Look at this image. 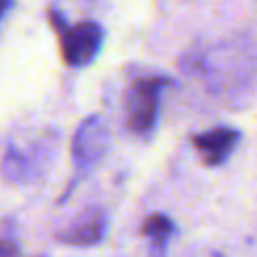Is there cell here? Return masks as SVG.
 <instances>
[{"label": "cell", "instance_id": "cell-1", "mask_svg": "<svg viewBox=\"0 0 257 257\" xmlns=\"http://www.w3.org/2000/svg\"><path fill=\"white\" fill-rule=\"evenodd\" d=\"M50 23L57 30L61 59L70 68H84L97 57L104 43V30L95 21H79L68 25L61 14L50 9Z\"/></svg>", "mask_w": 257, "mask_h": 257}, {"label": "cell", "instance_id": "cell-2", "mask_svg": "<svg viewBox=\"0 0 257 257\" xmlns=\"http://www.w3.org/2000/svg\"><path fill=\"white\" fill-rule=\"evenodd\" d=\"M165 86H169L167 77L149 75L140 77L131 84L126 93V128L138 138H149L156 128L160 113V97Z\"/></svg>", "mask_w": 257, "mask_h": 257}, {"label": "cell", "instance_id": "cell-4", "mask_svg": "<svg viewBox=\"0 0 257 257\" xmlns=\"http://www.w3.org/2000/svg\"><path fill=\"white\" fill-rule=\"evenodd\" d=\"M239 138H241V133L237 131V128L217 126V128H210V131L196 133V136L192 138V145H194V149L199 151L203 165L217 167V165L226 163L228 156L235 151Z\"/></svg>", "mask_w": 257, "mask_h": 257}, {"label": "cell", "instance_id": "cell-3", "mask_svg": "<svg viewBox=\"0 0 257 257\" xmlns=\"http://www.w3.org/2000/svg\"><path fill=\"white\" fill-rule=\"evenodd\" d=\"M108 147V131L106 124L99 115L86 117L79 124L72 140V158H75V167L81 174L90 172L97 165V160L104 156Z\"/></svg>", "mask_w": 257, "mask_h": 257}, {"label": "cell", "instance_id": "cell-5", "mask_svg": "<svg viewBox=\"0 0 257 257\" xmlns=\"http://www.w3.org/2000/svg\"><path fill=\"white\" fill-rule=\"evenodd\" d=\"M108 230V217L102 208H88L79 214L72 226L57 232V241L66 246H95Z\"/></svg>", "mask_w": 257, "mask_h": 257}, {"label": "cell", "instance_id": "cell-7", "mask_svg": "<svg viewBox=\"0 0 257 257\" xmlns=\"http://www.w3.org/2000/svg\"><path fill=\"white\" fill-rule=\"evenodd\" d=\"M9 9H12V5H9V3H0V18H3Z\"/></svg>", "mask_w": 257, "mask_h": 257}, {"label": "cell", "instance_id": "cell-6", "mask_svg": "<svg viewBox=\"0 0 257 257\" xmlns=\"http://www.w3.org/2000/svg\"><path fill=\"white\" fill-rule=\"evenodd\" d=\"M174 230H176L174 221L163 212L149 214V217L145 219V223H142V228H140V232L145 237H149L158 250H163L165 246H167V241H169V237L174 235Z\"/></svg>", "mask_w": 257, "mask_h": 257}]
</instances>
